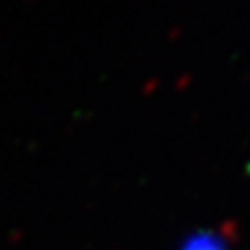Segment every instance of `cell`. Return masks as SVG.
<instances>
[{
    "label": "cell",
    "instance_id": "1",
    "mask_svg": "<svg viewBox=\"0 0 250 250\" xmlns=\"http://www.w3.org/2000/svg\"><path fill=\"white\" fill-rule=\"evenodd\" d=\"M181 250H229V246L219 234L211 230H199L183 242Z\"/></svg>",
    "mask_w": 250,
    "mask_h": 250
}]
</instances>
